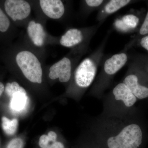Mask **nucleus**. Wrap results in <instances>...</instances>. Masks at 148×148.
I'll list each match as a JSON object with an SVG mask.
<instances>
[{"label": "nucleus", "mask_w": 148, "mask_h": 148, "mask_svg": "<svg viewBox=\"0 0 148 148\" xmlns=\"http://www.w3.org/2000/svg\"><path fill=\"white\" fill-rule=\"evenodd\" d=\"M141 46L148 51V35L143 37L140 41Z\"/></svg>", "instance_id": "nucleus-20"}, {"label": "nucleus", "mask_w": 148, "mask_h": 148, "mask_svg": "<svg viewBox=\"0 0 148 148\" xmlns=\"http://www.w3.org/2000/svg\"><path fill=\"white\" fill-rule=\"evenodd\" d=\"M4 6L6 12L14 21L27 18L31 11L29 3L23 0H7Z\"/></svg>", "instance_id": "nucleus-6"}, {"label": "nucleus", "mask_w": 148, "mask_h": 148, "mask_svg": "<svg viewBox=\"0 0 148 148\" xmlns=\"http://www.w3.org/2000/svg\"><path fill=\"white\" fill-rule=\"evenodd\" d=\"M147 71H148V66Z\"/></svg>", "instance_id": "nucleus-22"}, {"label": "nucleus", "mask_w": 148, "mask_h": 148, "mask_svg": "<svg viewBox=\"0 0 148 148\" xmlns=\"http://www.w3.org/2000/svg\"><path fill=\"white\" fill-rule=\"evenodd\" d=\"M72 65L70 58L64 57L51 66L49 69V78L53 80L58 78L61 82H68L71 77Z\"/></svg>", "instance_id": "nucleus-7"}, {"label": "nucleus", "mask_w": 148, "mask_h": 148, "mask_svg": "<svg viewBox=\"0 0 148 148\" xmlns=\"http://www.w3.org/2000/svg\"><path fill=\"white\" fill-rule=\"evenodd\" d=\"M24 143L21 138L13 139L9 143L6 148H24Z\"/></svg>", "instance_id": "nucleus-18"}, {"label": "nucleus", "mask_w": 148, "mask_h": 148, "mask_svg": "<svg viewBox=\"0 0 148 148\" xmlns=\"http://www.w3.org/2000/svg\"><path fill=\"white\" fill-rule=\"evenodd\" d=\"M40 4L44 13L49 18L58 19L65 12V7L60 0H40Z\"/></svg>", "instance_id": "nucleus-9"}, {"label": "nucleus", "mask_w": 148, "mask_h": 148, "mask_svg": "<svg viewBox=\"0 0 148 148\" xmlns=\"http://www.w3.org/2000/svg\"><path fill=\"white\" fill-rule=\"evenodd\" d=\"M16 62L25 77L33 83H41L42 71L40 63L34 54L22 51L16 56Z\"/></svg>", "instance_id": "nucleus-3"}, {"label": "nucleus", "mask_w": 148, "mask_h": 148, "mask_svg": "<svg viewBox=\"0 0 148 148\" xmlns=\"http://www.w3.org/2000/svg\"><path fill=\"white\" fill-rule=\"evenodd\" d=\"M6 93L11 98L10 107L16 112L23 111L27 106L28 97L26 90L16 82L7 84Z\"/></svg>", "instance_id": "nucleus-5"}, {"label": "nucleus", "mask_w": 148, "mask_h": 148, "mask_svg": "<svg viewBox=\"0 0 148 148\" xmlns=\"http://www.w3.org/2000/svg\"><path fill=\"white\" fill-rule=\"evenodd\" d=\"M100 148H101V147H100ZM99 148V147H98V148Z\"/></svg>", "instance_id": "nucleus-23"}, {"label": "nucleus", "mask_w": 148, "mask_h": 148, "mask_svg": "<svg viewBox=\"0 0 148 148\" xmlns=\"http://www.w3.org/2000/svg\"><path fill=\"white\" fill-rule=\"evenodd\" d=\"M18 121L17 119L10 120L6 117L2 118V126L3 130L8 135H12L16 132L18 126Z\"/></svg>", "instance_id": "nucleus-15"}, {"label": "nucleus", "mask_w": 148, "mask_h": 148, "mask_svg": "<svg viewBox=\"0 0 148 148\" xmlns=\"http://www.w3.org/2000/svg\"><path fill=\"white\" fill-rule=\"evenodd\" d=\"M123 83L127 86L137 99L143 100L148 98V87L138 86L131 73L126 76Z\"/></svg>", "instance_id": "nucleus-13"}, {"label": "nucleus", "mask_w": 148, "mask_h": 148, "mask_svg": "<svg viewBox=\"0 0 148 148\" xmlns=\"http://www.w3.org/2000/svg\"><path fill=\"white\" fill-rule=\"evenodd\" d=\"M139 34L142 36H145L148 34V11L143 22L142 26L140 27Z\"/></svg>", "instance_id": "nucleus-19"}, {"label": "nucleus", "mask_w": 148, "mask_h": 148, "mask_svg": "<svg viewBox=\"0 0 148 148\" xmlns=\"http://www.w3.org/2000/svg\"><path fill=\"white\" fill-rule=\"evenodd\" d=\"M99 24L92 26L85 31L73 28L69 29L60 40V44L67 47H72L82 43L83 42L89 40L92 38L100 27Z\"/></svg>", "instance_id": "nucleus-4"}, {"label": "nucleus", "mask_w": 148, "mask_h": 148, "mask_svg": "<svg viewBox=\"0 0 148 148\" xmlns=\"http://www.w3.org/2000/svg\"><path fill=\"white\" fill-rule=\"evenodd\" d=\"M108 35L103 42L89 56L85 58L78 66L74 73V79L78 87L87 88L95 79L99 65L102 61Z\"/></svg>", "instance_id": "nucleus-1"}, {"label": "nucleus", "mask_w": 148, "mask_h": 148, "mask_svg": "<svg viewBox=\"0 0 148 148\" xmlns=\"http://www.w3.org/2000/svg\"><path fill=\"white\" fill-rule=\"evenodd\" d=\"M27 31L29 37L35 45L40 47L43 45L46 34L41 24L31 21L29 23Z\"/></svg>", "instance_id": "nucleus-12"}, {"label": "nucleus", "mask_w": 148, "mask_h": 148, "mask_svg": "<svg viewBox=\"0 0 148 148\" xmlns=\"http://www.w3.org/2000/svg\"><path fill=\"white\" fill-rule=\"evenodd\" d=\"M144 141L143 127L133 123L123 128L118 135L108 138L105 146L107 148H143Z\"/></svg>", "instance_id": "nucleus-2"}, {"label": "nucleus", "mask_w": 148, "mask_h": 148, "mask_svg": "<svg viewBox=\"0 0 148 148\" xmlns=\"http://www.w3.org/2000/svg\"><path fill=\"white\" fill-rule=\"evenodd\" d=\"M104 0H86L84 1L86 5L91 11L99 10L106 3Z\"/></svg>", "instance_id": "nucleus-16"}, {"label": "nucleus", "mask_w": 148, "mask_h": 148, "mask_svg": "<svg viewBox=\"0 0 148 148\" xmlns=\"http://www.w3.org/2000/svg\"><path fill=\"white\" fill-rule=\"evenodd\" d=\"M112 93L116 100L122 101L128 108L134 106L138 99L123 82L116 85L113 90Z\"/></svg>", "instance_id": "nucleus-10"}, {"label": "nucleus", "mask_w": 148, "mask_h": 148, "mask_svg": "<svg viewBox=\"0 0 148 148\" xmlns=\"http://www.w3.org/2000/svg\"><path fill=\"white\" fill-rule=\"evenodd\" d=\"M139 18L133 14H127L117 18L115 20L114 26L117 31L123 33L132 32L137 27Z\"/></svg>", "instance_id": "nucleus-11"}, {"label": "nucleus", "mask_w": 148, "mask_h": 148, "mask_svg": "<svg viewBox=\"0 0 148 148\" xmlns=\"http://www.w3.org/2000/svg\"><path fill=\"white\" fill-rule=\"evenodd\" d=\"M10 26V21L6 15L0 8V32H5Z\"/></svg>", "instance_id": "nucleus-17"}, {"label": "nucleus", "mask_w": 148, "mask_h": 148, "mask_svg": "<svg viewBox=\"0 0 148 148\" xmlns=\"http://www.w3.org/2000/svg\"><path fill=\"white\" fill-rule=\"evenodd\" d=\"M130 0H111L107 1L103 6L99 9L97 14V20L101 26L106 18L120 10L129 4Z\"/></svg>", "instance_id": "nucleus-8"}, {"label": "nucleus", "mask_w": 148, "mask_h": 148, "mask_svg": "<svg viewBox=\"0 0 148 148\" xmlns=\"http://www.w3.org/2000/svg\"><path fill=\"white\" fill-rule=\"evenodd\" d=\"M57 135L51 131L47 135H43L40 137L39 145L41 148H65L63 143L56 141Z\"/></svg>", "instance_id": "nucleus-14"}, {"label": "nucleus", "mask_w": 148, "mask_h": 148, "mask_svg": "<svg viewBox=\"0 0 148 148\" xmlns=\"http://www.w3.org/2000/svg\"><path fill=\"white\" fill-rule=\"evenodd\" d=\"M5 87L2 83L0 82V96L2 94L4 90Z\"/></svg>", "instance_id": "nucleus-21"}]
</instances>
